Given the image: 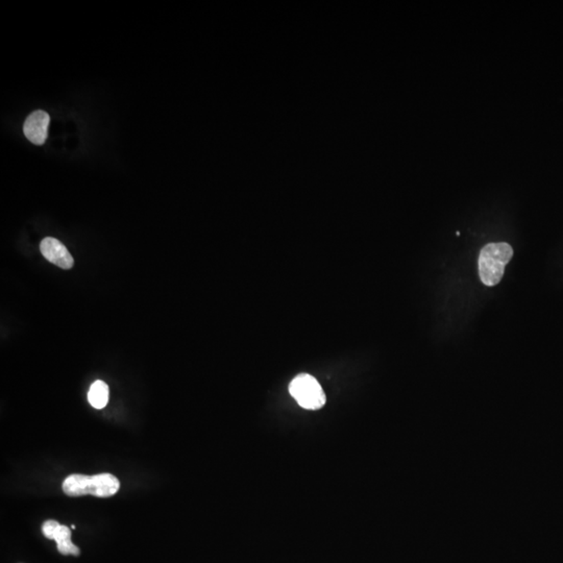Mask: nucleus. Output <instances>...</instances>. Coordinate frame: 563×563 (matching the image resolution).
Returning a JSON list of instances; mask_svg holds the SVG:
<instances>
[{
    "label": "nucleus",
    "mask_w": 563,
    "mask_h": 563,
    "mask_svg": "<svg viewBox=\"0 0 563 563\" xmlns=\"http://www.w3.org/2000/svg\"><path fill=\"white\" fill-rule=\"evenodd\" d=\"M57 550L61 554L63 555H73V556H78L80 554V548L75 546V544H72L71 540H68V542H62V544H57Z\"/></svg>",
    "instance_id": "obj_8"
},
{
    "label": "nucleus",
    "mask_w": 563,
    "mask_h": 563,
    "mask_svg": "<svg viewBox=\"0 0 563 563\" xmlns=\"http://www.w3.org/2000/svg\"><path fill=\"white\" fill-rule=\"evenodd\" d=\"M88 401L96 409L106 407L109 402L108 385L100 380L93 383L88 393Z\"/></svg>",
    "instance_id": "obj_7"
},
{
    "label": "nucleus",
    "mask_w": 563,
    "mask_h": 563,
    "mask_svg": "<svg viewBox=\"0 0 563 563\" xmlns=\"http://www.w3.org/2000/svg\"><path fill=\"white\" fill-rule=\"evenodd\" d=\"M513 256L508 243H490L481 249L479 257V274L482 283L494 286L500 283L505 267Z\"/></svg>",
    "instance_id": "obj_2"
},
{
    "label": "nucleus",
    "mask_w": 563,
    "mask_h": 563,
    "mask_svg": "<svg viewBox=\"0 0 563 563\" xmlns=\"http://www.w3.org/2000/svg\"><path fill=\"white\" fill-rule=\"evenodd\" d=\"M42 532L45 537L55 540L57 544L71 540V530L66 526L60 525L57 521L53 519L43 524Z\"/></svg>",
    "instance_id": "obj_6"
},
{
    "label": "nucleus",
    "mask_w": 563,
    "mask_h": 563,
    "mask_svg": "<svg viewBox=\"0 0 563 563\" xmlns=\"http://www.w3.org/2000/svg\"><path fill=\"white\" fill-rule=\"evenodd\" d=\"M51 117L44 111H35L26 118L24 125L26 137L36 145H42L47 138Z\"/></svg>",
    "instance_id": "obj_5"
},
{
    "label": "nucleus",
    "mask_w": 563,
    "mask_h": 563,
    "mask_svg": "<svg viewBox=\"0 0 563 563\" xmlns=\"http://www.w3.org/2000/svg\"><path fill=\"white\" fill-rule=\"evenodd\" d=\"M290 395L301 407L308 410H319L325 404V395L319 383L312 375L302 373L289 385Z\"/></svg>",
    "instance_id": "obj_3"
},
{
    "label": "nucleus",
    "mask_w": 563,
    "mask_h": 563,
    "mask_svg": "<svg viewBox=\"0 0 563 563\" xmlns=\"http://www.w3.org/2000/svg\"><path fill=\"white\" fill-rule=\"evenodd\" d=\"M120 488V482L111 474L96 476L70 475L63 482V490L67 496L80 497L86 494L109 498L114 496Z\"/></svg>",
    "instance_id": "obj_1"
},
{
    "label": "nucleus",
    "mask_w": 563,
    "mask_h": 563,
    "mask_svg": "<svg viewBox=\"0 0 563 563\" xmlns=\"http://www.w3.org/2000/svg\"><path fill=\"white\" fill-rule=\"evenodd\" d=\"M40 251L45 259L51 263L59 266L62 269H70L73 267L74 260L67 247L53 237H46L41 241Z\"/></svg>",
    "instance_id": "obj_4"
}]
</instances>
